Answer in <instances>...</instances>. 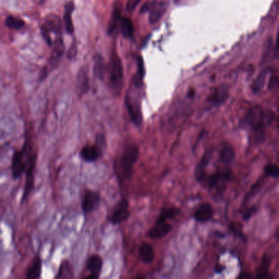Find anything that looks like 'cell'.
I'll return each mask as SVG.
<instances>
[{"instance_id":"6da1fadb","label":"cell","mask_w":279,"mask_h":279,"mask_svg":"<svg viewBox=\"0 0 279 279\" xmlns=\"http://www.w3.org/2000/svg\"><path fill=\"white\" fill-rule=\"evenodd\" d=\"M273 120L274 113L272 111L256 105L247 111L246 115L241 119L239 125L242 129L251 130L256 135V141L261 142L265 139L266 129L270 126Z\"/></svg>"},{"instance_id":"7a4b0ae2","label":"cell","mask_w":279,"mask_h":279,"mask_svg":"<svg viewBox=\"0 0 279 279\" xmlns=\"http://www.w3.org/2000/svg\"><path fill=\"white\" fill-rule=\"evenodd\" d=\"M109 86L111 93L115 96H119L122 92L125 81H124V69L117 52L112 51L111 60L109 63Z\"/></svg>"},{"instance_id":"3957f363","label":"cell","mask_w":279,"mask_h":279,"mask_svg":"<svg viewBox=\"0 0 279 279\" xmlns=\"http://www.w3.org/2000/svg\"><path fill=\"white\" fill-rule=\"evenodd\" d=\"M139 148L135 143H127L120 157V166L123 177L129 180L134 174V166L139 159Z\"/></svg>"},{"instance_id":"277c9868","label":"cell","mask_w":279,"mask_h":279,"mask_svg":"<svg viewBox=\"0 0 279 279\" xmlns=\"http://www.w3.org/2000/svg\"><path fill=\"white\" fill-rule=\"evenodd\" d=\"M125 102L132 122L134 123V125H136L137 127H140L143 123V113L141 109L139 96H137L134 93H131L129 90L127 93Z\"/></svg>"},{"instance_id":"5b68a950","label":"cell","mask_w":279,"mask_h":279,"mask_svg":"<svg viewBox=\"0 0 279 279\" xmlns=\"http://www.w3.org/2000/svg\"><path fill=\"white\" fill-rule=\"evenodd\" d=\"M29 149L24 148L22 150L18 151L14 153L12 157V171L14 179H18L22 176V174L26 171L28 165L34 155L30 154V157H26Z\"/></svg>"},{"instance_id":"8992f818","label":"cell","mask_w":279,"mask_h":279,"mask_svg":"<svg viewBox=\"0 0 279 279\" xmlns=\"http://www.w3.org/2000/svg\"><path fill=\"white\" fill-rule=\"evenodd\" d=\"M167 11V2L166 1H155L147 2L143 5L141 12H149V22L156 24L163 17Z\"/></svg>"},{"instance_id":"52a82bcc","label":"cell","mask_w":279,"mask_h":279,"mask_svg":"<svg viewBox=\"0 0 279 279\" xmlns=\"http://www.w3.org/2000/svg\"><path fill=\"white\" fill-rule=\"evenodd\" d=\"M130 216L129 202L126 199L123 198L115 205L113 211L110 217V221L113 224H121L126 221Z\"/></svg>"},{"instance_id":"ba28073f","label":"cell","mask_w":279,"mask_h":279,"mask_svg":"<svg viewBox=\"0 0 279 279\" xmlns=\"http://www.w3.org/2000/svg\"><path fill=\"white\" fill-rule=\"evenodd\" d=\"M213 152H214V148H208L207 149H205L200 162L196 166L194 175H195L196 180L199 183H203L205 177L207 176L206 169H207L208 166L210 165V161L212 159Z\"/></svg>"},{"instance_id":"9c48e42d","label":"cell","mask_w":279,"mask_h":279,"mask_svg":"<svg viewBox=\"0 0 279 279\" xmlns=\"http://www.w3.org/2000/svg\"><path fill=\"white\" fill-rule=\"evenodd\" d=\"M233 177V173L229 170L224 171H219L215 173L206 176L203 183H205V185L210 189L218 187L222 183H226L230 181Z\"/></svg>"},{"instance_id":"30bf717a","label":"cell","mask_w":279,"mask_h":279,"mask_svg":"<svg viewBox=\"0 0 279 279\" xmlns=\"http://www.w3.org/2000/svg\"><path fill=\"white\" fill-rule=\"evenodd\" d=\"M52 45H53V49H52L50 58H49V64L52 68H55L60 63L61 60L64 55L65 45L62 36L58 35Z\"/></svg>"},{"instance_id":"8fae6325","label":"cell","mask_w":279,"mask_h":279,"mask_svg":"<svg viewBox=\"0 0 279 279\" xmlns=\"http://www.w3.org/2000/svg\"><path fill=\"white\" fill-rule=\"evenodd\" d=\"M100 195L97 191L91 190L86 191L82 201V210L85 214H90L94 211L98 207Z\"/></svg>"},{"instance_id":"7c38bea8","label":"cell","mask_w":279,"mask_h":279,"mask_svg":"<svg viewBox=\"0 0 279 279\" xmlns=\"http://www.w3.org/2000/svg\"><path fill=\"white\" fill-rule=\"evenodd\" d=\"M172 230V225L167 222H162V223H156L154 226L148 231V236L152 239H162L166 236L168 235Z\"/></svg>"},{"instance_id":"4fadbf2b","label":"cell","mask_w":279,"mask_h":279,"mask_svg":"<svg viewBox=\"0 0 279 279\" xmlns=\"http://www.w3.org/2000/svg\"><path fill=\"white\" fill-rule=\"evenodd\" d=\"M219 158L222 164L226 166H232L236 158L235 151L233 146L226 142L223 143L219 151Z\"/></svg>"},{"instance_id":"5bb4252c","label":"cell","mask_w":279,"mask_h":279,"mask_svg":"<svg viewBox=\"0 0 279 279\" xmlns=\"http://www.w3.org/2000/svg\"><path fill=\"white\" fill-rule=\"evenodd\" d=\"M214 210L210 203H203L198 209L194 212L193 217L195 220L200 223H205L212 219Z\"/></svg>"},{"instance_id":"9a60e30c","label":"cell","mask_w":279,"mask_h":279,"mask_svg":"<svg viewBox=\"0 0 279 279\" xmlns=\"http://www.w3.org/2000/svg\"><path fill=\"white\" fill-rule=\"evenodd\" d=\"M228 90L227 86H220L214 90V92L208 97L207 101L214 106H219L228 99Z\"/></svg>"},{"instance_id":"2e32d148","label":"cell","mask_w":279,"mask_h":279,"mask_svg":"<svg viewBox=\"0 0 279 279\" xmlns=\"http://www.w3.org/2000/svg\"><path fill=\"white\" fill-rule=\"evenodd\" d=\"M101 154L99 145H87L81 150V156L86 162H94L98 160Z\"/></svg>"},{"instance_id":"e0dca14e","label":"cell","mask_w":279,"mask_h":279,"mask_svg":"<svg viewBox=\"0 0 279 279\" xmlns=\"http://www.w3.org/2000/svg\"><path fill=\"white\" fill-rule=\"evenodd\" d=\"M61 26L62 24L59 17L56 15H50L47 17L45 23L42 25L41 30H45L49 34L51 32H54L58 35H61V30H62Z\"/></svg>"},{"instance_id":"ac0fdd59","label":"cell","mask_w":279,"mask_h":279,"mask_svg":"<svg viewBox=\"0 0 279 279\" xmlns=\"http://www.w3.org/2000/svg\"><path fill=\"white\" fill-rule=\"evenodd\" d=\"M75 2L73 0H70L65 5L64 22L65 27L67 33L72 35L74 32V25L72 21V13L74 11Z\"/></svg>"},{"instance_id":"d6986e66","label":"cell","mask_w":279,"mask_h":279,"mask_svg":"<svg viewBox=\"0 0 279 279\" xmlns=\"http://www.w3.org/2000/svg\"><path fill=\"white\" fill-rule=\"evenodd\" d=\"M139 257L143 263L150 264L154 261V250L152 245L143 242L139 247Z\"/></svg>"},{"instance_id":"ffe728a7","label":"cell","mask_w":279,"mask_h":279,"mask_svg":"<svg viewBox=\"0 0 279 279\" xmlns=\"http://www.w3.org/2000/svg\"><path fill=\"white\" fill-rule=\"evenodd\" d=\"M77 88H78L80 94H85L88 92L90 88L89 84V76L86 68H81L77 76Z\"/></svg>"},{"instance_id":"44dd1931","label":"cell","mask_w":279,"mask_h":279,"mask_svg":"<svg viewBox=\"0 0 279 279\" xmlns=\"http://www.w3.org/2000/svg\"><path fill=\"white\" fill-rule=\"evenodd\" d=\"M102 267V260L101 257L97 255H93L89 259L87 263V269L90 271V274L96 275L99 276V273Z\"/></svg>"},{"instance_id":"7402d4cb","label":"cell","mask_w":279,"mask_h":279,"mask_svg":"<svg viewBox=\"0 0 279 279\" xmlns=\"http://www.w3.org/2000/svg\"><path fill=\"white\" fill-rule=\"evenodd\" d=\"M93 69L94 73L97 78L102 80L106 73V64L104 62V59L100 54H96L93 58Z\"/></svg>"},{"instance_id":"603a6c76","label":"cell","mask_w":279,"mask_h":279,"mask_svg":"<svg viewBox=\"0 0 279 279\" xmlns=\"http://www.w3.org/2000/svg\"><path fill=\"white\" fill-rule=\"evenodd\" d=\"M120 30L124 37L130 39L134 35V28L133 22L128 17H121L120 21Z\"/></svg>"},{"instance_id":"cb8c5ba5","label":"cell","mask_w":279,"mask_h":279,"mask_svg":"<svg viewBox=\"0 0 279 279\" xmlns=\"http://www.w3.org/2000/svg\"><path fill=\"white\" fill-rule=\"evenodd\" d=\"M271 260L267 255L264 256L260 266H259L257 271H256V279H261L267 278L269 270H270Z\"/></svg>"},{"instance_id":"d4e9b609","label":"cell","mask_w":279,"mask_h":279,"mask_svg":"<svg viewBox=\"0 0 279 279\" xmlns=\"http://www.w3.org/2000/svg\"><path fill=\"white\" fill-rule=\"evenodd\" d=\"M180 210L179 208L170 207L162 209V212L160 214L159 217L157 218L156 223H162L166 222V220L172 219L180 215Z\"/></svg>"},{"instance_id":"484cf974","label":"cell","mask_w":279,"mask_h":279,"mask_svg":"<svg viewBox=\"0 0 279 279\" xmlns=\"http://www.w3.org/2000/svg\"><path fill=\"white\" fill-rule=\"evenodd\" d=\"M41 260L39 257L35 259V261H33V264L31 265L29 270L27 271V276L29 279H36L40 277L41 275Z\"/></svg>"},{"instance_id":"4316f807","label":"cell","mask_w":279,"mask_h":279,"mask_svg":"<svg viewBox=\"0 0 279 279\" xmlns=\"http://www.w3.org/2000/svg\"><path fill=\"white\" fill-rule=\"evenodd\" d=\"M120 19H121V17H120V7L116 6L114 8L112 18H111V22L109 25L108 32L110 35H113L114 33L116 32L118 25H120Z\"/></svg>"},{"instance_id":"83f0119b","label":"cell","mask_w":279,"mask_h":279,"mask_svg":"<svg viewBox=\"0 0 279 279\" xmlns=\"http://www.w3.org/2000/svg\"><path fill=\"white\" fill-rule=\"evenodd\" d=\"M268 76V71H264L259 75L258 77L256 79V81H254L253 86H252V91L254 93H258L263 90L264 86L266 85V78Z\"/></svg>"},{"instance_id":"f1b7e54d","label":"cell","mask_w":279,"mask_h":279,"mask_svg":"<svg viewBox=\"0 0 279 279\" xmlns=\"http://www.w3.org/2000/svg\"><path fill=\"white\" fill-rule=\"evenodd\" d=\"M5 25H7V27L10 29H13V30H21V28L24 27L25 22L21 18H18L16 16H8L6 20H5Z\"/></svg>"},{"instance_id":"f546056e","label":"cell","mask_w":279,"mask_h":279,"mask_svg":"<svg viewBox=\"0 0 279 279\" xmlns=\"http://www.w3.org/2000/svg\"><path fill=\"white\" fill-rule=\"evenodd\" d=\"M265 174L268 177L278 178L279 176V167L274 163L268 164L265 167Z\"/></svg>"},{"instance_id":"4dcf8cb0","label":"cell","mask_w":279,"mask_h":279,"mask_svg":"<svg viewBox=\"0 0 279 279\" xmlns=\"http://www.w3.org/2000/svg\"><path fill=\"white\" fill-rule=\"evenodd\" d=\"M76 53H77V49H76V44H72V46L70 48L69 50H68V53H67V58L69 59H74L75 57L76 56Z\"/></svg>"},{"instance_id":"1f68e13d","label":"cell","mask_w":279,"mask_h":279,"mask_svg":"<svg viewBox=\"0 0 279 279\" xmlns=\"http://www.w3.org/2000/svg\"><path fill=\"white\" fill-rule=\"evenodd\" d=\"M141 1L142 0H129L128 3H127V10L131 11V10L134 9L139 5Z\"/></svg>"},{"instance_id":"d6a6232c","label":"cell","mask_w":279,"mask_h":279,"mask_svg":"<svg viewBox=\"0 0 279 279\" xmlns=\"http://www.w3.org/2000/svg\"><path fill=\"white\" fill-rule=\"evenodd\" d=\"M189 1L190 0H174V2L178 6H183V5L187 4V2Z\"/></svg>"},{"instance_id":"836d02e7","label":"cell","mask_w":279,"mask_h":279,"mask_svg":"<svg viewBox=\"0 0 279 279\" xmlns=\"http://www.w3.org/2000/svg\"><path fill=\"white\" fill-rule=\"evenodd\" d=\"M47 75H48V70L46 67H44L42 69L41 73H40V80L44 81V79L46 78Z\"/></svg>"},{"instance_id":"e575fe53","label":"cell","mask_w":279,"mask_h":279,"mask_svg":"<svg viewBox=\"0 0 279 279\" xmlns=\"http://www.w3.org/2000/svg\"><path fill=\"white\" fill-rule=\"evenodd\" d=\"M38 2H39V3H40V4H41V3H44V2H45V0H37Z\"/></svg>"}]
</instances>
